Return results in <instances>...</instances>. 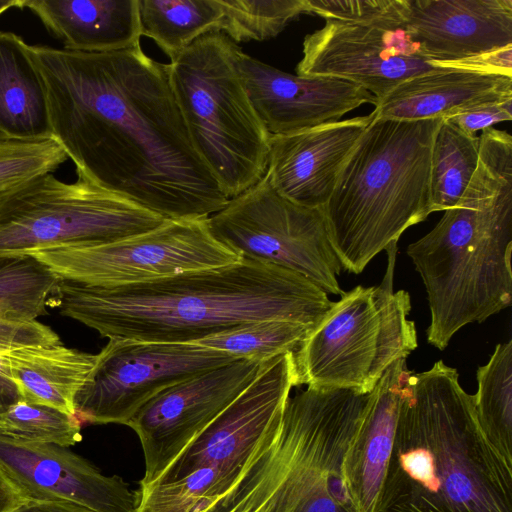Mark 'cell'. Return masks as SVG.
<instances>
[{"mask_svg":"<svg viewBox=\"0 0 512 512\" xmlns=\"http://www.w3.org/2000/svg\"><path fill=\"white\" fill-rule=\"evenodd\" d=\"M30 48L51 136L79 178L166 219L208 218L228 203L193 145L168 64L140 44L110 52Z\"/></svg>","mask_w":512,"mask_h":512,"instance_id":"6da1fadb","label":"cell"},{"mask_svg":"<svg viewBox=\"0 0 512 512\" xmlns=\"http://www.w3.org/2000/svg\"><path fill=\"white\" fill-rule=\"evenodd\" d=\"M52 300L102 337L176 343L269 319L315 327L334 303L303 275L242 257L112 288L61 280Z\"/></svg>","mask_w":512,"mask_h":512,"instance_id":"7a4b0ae2","label":"cell"},{"mask_svg":"<svg viewBox=\"0 0 512 512\" xmlns=\"http://www.w3.org/2000/svg\"><path fill=\"white\" fill-rule=\"evenodd\" d=\"M376 512H512V463L443 360L406 379Z\"/></svg>","mask_w":512,"mask_h":512,"instance_id":"3957f363","label":"cell"},{"mask_svg":"<svg viewBox=\"0 0 512 512\" xmlns=\"http://www.w3.org/2000/svg\"><path fill=\"white\" fill-rule=\"evenodd\" d=\"M512 140L480 135L477 169L458 203L407 247L430 309L427 342L444 350L453 335L512 303Z\"/></svg>","mask_w":512,"mask_h":512,"instance_id":"277c9868","label":"cell"},{"mask_svg":"<svg viewBox=\"0 0 512 512\" xmlns=\"http://www.w3.org/2000/svg\"><path fill=\"white\" fill-rule=\"evenodd\" d=\"M370 397L317 386L289 396L281 419L206 512H357L350 463Z\"/></svg>","mask_w":512,"mask_h":512,"instance_id":"5b68a950","label":"cell"},{"mask_svg":"<svg viewBox=\"0 0 512 512\" xmlns=\"http://www.w3.org/2000/svg\"><path fill=\"white\" fill-rule=\"evenodd\" d=\"M441 119H377L373 114L322 209L343 269L361 273L407 228L432 213L431 146Z\"/></svg>","mask_w":512,"mask_h":512,"instance_id":"8992f818","label":"cell"},{"mask_svg":"<svg viewBox=\"0 0 512 512\" xmlns=\"http://www.w3.org/2000/svg\"><path fill=\"white\" fill-rule=\"evenodd\" d=\"M240 49L222 31H212L168 64L193 145L229 199L266 174L270 152L271 135L238 71Z\"/></svg>","mask_w":512,"mask_h":512,"instance_id":"52a82bcc","label":"cell"},{"mask_svg":"<svg viewBox=\"0 0 512 512\" xmlns=\"http://www.w3.org/2000/svg\"><path fill=\"white\" fill-rule=\"evenodd\" d=\"M397 242L377 286H356L333 303L293 352L295 386L351 388L371 392L384 372L418 346L410 294L394 291Z\"/></svg>","mask_w":512,"mask_h":512,"instance_id":"ba28073f","label":"cell"},{"mask_svg":"<svg viewBox=\"0 0 512 512\" xmlns=\"http://www.w3.org/2000/svg\"><path fill=\"white\" fill-rule=\"evenodd\" d=\"M166 220L83 178L46 173L0 191V256L111 243Z\"/></svg>","mask_w":512,"mask_h":512,"instance_id":"9c48e42d","label":"cell"},{"mask_svg":"<svg viewBox=\"0 0 512 512\" xmlns=\"http://www.w3.org/2000/svg\"><path fill=\"white\" fill-rule=\"evenodd\" d=\"M208 225L212 236L239 257L295 271L327 294L344 293L323 210L290 201L266 174L212 214Z\"/></svg>","mask_w":512,"mask_h":512,"instance_id":"30bf717a","label":"cell"},{"mask_svg":"<svg viewBox=\"0 0 512 512\" xmlns=\"http://www.w3.org/2000/svg\"><path fill=\"white\" fill-rule=\"evenodd\" d=\"M208 218L168 219L150 231L119 241L55 247L32 255L61 280L100 288L237 261L240 257L212 236Z\"/></svg>","mask_w":512,"mask_h":512,"instance_id":"8fae6325","label":"cell"},{"mask_svg":"<svg viewBox=\"0 0 512 512\" xmlns=\"http://www.w3.org/2000/svg\"><path fill=\"white\" fill-rule=\"evenodd\" d=\"M237 359L195 343L111 338L75 396V416L91 424L127 425L162 390Z\"/></svg>","mask_w":512,"mask_h":512,"instance_id":"7c38bea8","label":"cell"},{"mask_svg":"<svg viewBox=\"0 0 512 512\" xmlns=\"http://www.w3.org/2000/svg\"><path fill=\"white\" fill-rule=\"evenodd\" d=\"M269 360L237 359L169 386L146 402L127 424L143 450L145 472L139 484L156 481Z\"/></svg>","mask_w":512,"mask_h":512,"instance_id":"4fadbf2b","label":"cell"},{"mask_svg":"<svg viewBox=\"0 0 512 512\" xmlns=\"http://www.w3.org/2000/svg\"><path fill=\"white\" fill-rule=\"evenodd\" d=\"M405 26H379L326 19L306 35L303 57L296 67L301 76H333L362 86L381 101L410 78L438 70ZM378 104V103H377Z\"/></svg>","mask_w":512,"mask_h":512,"instance_id":"5bb4252c","label":"cell"},{"mask_svg":"<svg viewBox=\"0 0 512 512\" xmlns=\"http://www.w3.org/2000/svg\"><path fill=\"white\" fill-rule=\"evenodd\" d=\"M402 14L428 60L512 76V0H402Z\"/></svg>","mask_w":512,"mask_h":512,"instance_id":"9a60e30c","label":"cell"},{"mask_svg":"<svg viewBox=\"0 0 512 512\" xmlns=\"http://www.w3.org/2000/svg\"><path fill=\"white\" fill-rule=\"evenodd\" d=\"M294 386L293 352L267 361L252 383L154 482L212 468L234 483L260 439L281 419Z\"/></svg>","mask_w":512,"mask_h":512,"instance_id":"2e32d148","label":"cell"},{"mask_svg":"<svg viewBox=\"0 0 512 512\" xmlns=\"http://www.w3.org/2000/svg\"><path fill=\"white\" fill-rule=\"evenodd\" d=\"M237 67L248 97L268 133L286 135L339 121L364 103L378 101L362 86L333 76L281 71L244 53Z\"/></svg>","mask_w":512,"mask_h":512,"instance_id":"e0dca14e","label":"cell"},{"mask_svg":"<svg viewBox=\"0 0 512 512\" xmlns=\"http://www.w3.org/2000/svg\"><path fill=\"white\" fill-rule=\"evenodd\" d=\"M0 466L25 500L66 501L95 512H133L136 492L67 447L0 435Z\"/></svg>","mask_w":512,"mask_h":512,"instance_id":"ac0fdd59","label":"cell"},{"mask_svg":"<svg viewBox=\"0 0 512 512\" xmlns=\"http://www.w3.org/2000/svg\"><path fill=\"white\" fill-rule=\"evenodd\" d=\"M373 113L270 138L268 176L290 201L323 209L351 150Z\"/></svg>","mask_w":512,"mask_h":512,"instance_id":"d6986e66","label":"cell"},{"mask_svg":"<svg viewBox=\"0 0 512 512\" xmlns=\"http://www.w3.org/2000/svg\"><path fill=\"white\" fill-rule=\"evenodd\" d=\"M512 97V76L447 66L405 80L372 111L377 119L442 118L470 105Z\"/></svg>","mask_w":512,"mask_h":512,"instance_id":"ffe728a7","label":"cell"},{"mask_svg":"<svg viewBox=\"0 0 512 512\" xmlns=\"http://www.w3.org/2000/svg\"><path fill=\"white\" fill-rule=\"evenodd\" d=\"M63 48L110 52L140 44L138 0H23Z\"/></svg>","mask_w":512,"mask_h":512,"instance_id":"44dd1931","label":"cell"},{"mask_svg":"<svg viewBox=\"0 0 512 512\" xmlns=\"http://www.w3.org/2000/svg\"><path fill=\"white\" fill-rule=\"evenodd\" d=\"M396 360L371 391L350 463V486L357 512H376L392 453L402 391L411 371Z\"/></svg>","mask_w":512,"mask_h":512,"instance_id":"7402d4cb","label":"cell"},{"mask_svg":"<svg viewBox=\"0 0 512 512\" xmlns=\"http://www.w3.org/2000/svg\"><path fill=\"white\" fill-rule=\"evenodd\" d=\"M0 136L52 137L46 91L30 45L5 31H0Z\"/></svg>","mask_w":512,"mask_h":512,"instance_id":"603a6c76","label":"cell"},{"mask_svg":"<svg viewBox=\"0 0 512 512\" xmlns=\"http://www.w3.org/2000/svg\"><path fill=\"white\" fill-rule=\"evenodd\" d=\"M23 400L75 416L74 399L96 363V355L64 346H24L6 351Z\"/></svg>","mask_w":512,"mask_h":512,"instance_id":"cb8c5ba5","label":"cell"},{"mask_svg":"<svg viewBox=\"0 0 512 512\" xmlns=\"http://www.w3.org/2000/svg\"><path fill=\"white\" fill-rule=\"evenodd\" d=\"M142 36L175 59L202 35L220 31L219 0H138Z\"/></svg>","mask_w":512,"mask_h":512,"instance_id":"d4e9b609","label":"cell"},{"mask_svg":"<svg viewBox=\"0 0 512 512\" xmlns=\"http://www.w3.org/2000/svg\"><path fill=\"white\" fill-rule=\"evenodd\" d=\"M479 137L441 119L432 140L430 157L431 212L454 207L478 165Z\"/></svg>","mask_w":512,"mask_h":512,"instance_id":"484cf974","label":"cell"},{"mask_svg":"<svg viewBox=\"0 0 512 512\" xmlns=\"http://www.w3.org/2000/svg\"><path fill=\"white\" fill-rule=\"evenodd\" d=\"M61 279L32 254L0 256V320L31 322L48 314Z\"/></svg>","mask_w":512,"mask_h":512,"instance_id":"4316f807","label":"cell"},{"mask_svg":"<svg viewBox=\"0 0 512 512\" xmlns=\"http://www.w3.org/2000/svg\"><path fill=\"white\" fill-rule=\"evenodd\" d=\"M476 376L473 396L479 423L499 453L512 463V340L498 344Z\"/></svg>","mask_w":512,"mask_h":512,"instance_id":"83f0119b","label":"cell"},{"mask_svg":"<svg viewBox=\"0 0 512 512\" xmlns=\"http://www.w3.org/2000/svg\"><path fill=\"white\" fill-rule=\"evenodd\" d=\"M233 481L212 468H201L173 481L139 484L133 512H206Z\"/></svg>","mask_w":512,"mask_h":512,"instance_id":"f1b7e54d","label":"cell"},{"mask_svg":"<svg viewBox=\"0 0 512 512\" xmlns=\"http://www.w3.org/2000/svg\"><path fill=\"white\" fill-rule=\"evenodd\" d=\"M313 328L288 320L269 319L243 324L195 344L239 359L266 361L285 352H294Z\"/></svg>","mask_w":512,"mask_h":512,"instance_id":"f546056e","label":"cell"},{"mask_svg":"<svg viewBox=\"0 0 512 512\" xmlns=\"http://www.w3.org/2000/svg\"><path fill=\"white\" fill-rule=\"evenodd\" d=\"M220 31L233 42L263 41L279 35L299 15L310 14L307 0H219Z\"/></svg>","mask_w":512,"mask_h":512,"instance_id":"4dcf8cb0","label":"cell"},{"mask_svg":"<svg viewBox=\"0 0 512 512\" xmlns=\"http://www.w3.org/2000/svg\"><path fill=\"white\" fill-rule=\"evenodd\" d=\"M0 435L30 443L71 447L82 439L76 416L22 400L0 414Z\"/></svg>","mask_w":512,"mask_h":512,"instance_id":"1f68e13d","label":"cell"},{"mask_svg":"<svg viewBox=\"0 0 512 512\" xmlns=\"http://www.w3.org/2000/svg\"><path fill=\"white\" fill-rule=\"evenodd\" d=\"M67 159L52 137L23 140L0 136V191L53 173Z\"/></svg>","mask_w":512,"mask_h":512,"instance_id":"d6a6232c","label":"cell"},{"mask_svg":"<svg viewBox=\"0 0 512 512\" xmlns=\"http://www.w3.org/2000/svg\"><path fill=\"white\" fill-rule=\"evenodd\" d=\"M309 12L358 24L403 26L402 0H307Z\"/></svg>","mask_w":512,"mask_h":512,"instance_id":"836d02e7","label":"cell"},{"mask_svg":"<svg viewBox=\"0 0 512 512\" xmlns=\"http://www.w3.org/2000/svg\"><path fill=\"white\" fill-rule=\"evenodd\" d=\"M442 119L467 133L475 134L478 130L483 131L492 128L497 123L510 121L512 119V97L456 109L443 116Z\"/></svg>","mask_w":512,"mask_h":512,"instance_id":"e575fe53","label":"cell"},{"mask_svg":"<svg viewBox=\"0 0 512 512\" xmlns=\"http://www.w3.org/2000/svg\"><path fill=\"white\" fill-rule=\"evenodd\" d=\"M59 342L58 334L37 320L23 323L0 320V351Z\"/></svg>","mask_w":512,"mask_h":512,"instance_id":"d590c367","label":"cell"},{"mask_svg":"<svg viewBox=\"0 0 512 512\" xmlns=\"http://www.w3.org/2000/svg\"><path fill=\"white\" fill-rule=\"evenodd\" d=\"M22 400L20 389L10 372L6 351H0V414Z\"/></svg>","mask_w":512,"mask_h":512,"instance_id":"8d00e7d4","label":"cell"},{"mask_svg":"<svg viewBox=\"0 0 512 512\" xmlns=\"http://www.w3.org/2000/svg\"><path fill=\"white\" fill-rule=\"evenodd\" d=\"M12 512H95L87 507L66 501L26 500Z\"/></svg>","mask_w":512,"mask_h":512,"instance_id":"74e56055","label":"cell"},{"mask_svg":"<svg viewBox=\"0 0 512 512\" xmlns=\"http://www.w3.org/2000/svg\"><path fill=\"white\" fill-rule=\"evenodd\" d=\"M25 501L0 466V512H12Z\"/></svg>","mask_w":512,"mask_h":512,"instance_id":"f35d334b","label":"cell"},{"mask_svg":"<svg viewBox=\"0 0 512 512\" xmlns=\"http://www.w3.org/2000/svg\"><path fill=\"white\" fill-rule=\"evenodd\" d=\"M13 7L23 9V0H0V14Z\"/></svg>","mask_w":512,"mask_h":512,"instance_id":"ab89813d","label":"cell"}]
</instances>
